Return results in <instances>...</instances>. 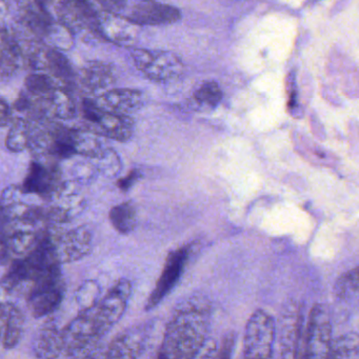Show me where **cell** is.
Masks as SVG:
<instances>
[{
  "label": "cell",
  "instance_id": "cell-1",
  "mask_svg": "<svg viewBox=\"0 0 359 359\" xmlns=\"http://www.w3.org/2000/svg\"><path fill=\"white\" fill-rule=\"evenodd\" d=\"M212 304L195 294L174 309L163 334L161 352L167 359H194L208 340Z\"/></svg>",
  "mask_w": 359,
  "mask_h": 359
},
{
  "label": "cell",
  "instance_id": "cell-2",
  "mask_svg": "<svg viewBox=\"0 0 359 359\" xmlns=\"http://www.w3.org/2000/svg\"><path fill=\"white\" fill-rule=\"evenodd\" d=\"M102 337L93 313L79 314L62 329V354L67 359H81L100 346Z\"/></svg>",
  "mask_w": 359,
  "mask_h": 359
},
{
  "label": "cell",
  "instance_id": "cell-3",
  "mask_svg": "<svg viewBox=\"0 0 359 359\" xmlns=\"http://www.w3.org/2000/svg\"><path fill=\"white\" fill-rule=\"evenodd\" d=\"M276 325L270 313L257 309L250 316L243 335V359H272Z\"/></svg>",
  "mask_w": 359,
  "mask_h": 359
},
{
  "label": "cell",
  "instance_id": "cell-4",
  "mask_svg": "<svg viewBox=\"0 0 359 359\" xmlns=\"http://www.w3.org/2000/svg\"><path fill=\"white\" fill-rule=\"evenodd\" d=\"M109 7L106 11L118 14L127 18L136 26H158L177 22L180 20V10L165 4L154 1H115L106 4Z\"/></svg>",
  "mask_w": 359,
  "mask_h": 359
},
{
  "label": "cell",
  "instance_id": "cell-5",
  "mask_svg": "<svg viewBox=\"0 0 359 359\" xmlns=\"http://www.w3.org/2000/svg\"><path fill=\"white\" fill-rule=\"evenodd\" d=\"M66 295V283L62 269L33 283L27 294V304L35 318L49 316L55 312Z\"/></svg>",
  "mask_w": 359,
  "mask_h": 359
},
{
  "label": "cell",
  "instance_id": "cell-6",
  "mask_svg": "<svg viewBox=\"0 0 359 359\" xmlns=\"http://www.w3.org/2000/svg\"><path fill=\"white\" fill-rule=\"evenodd\" d=\"M83 114L89 126L86 130L97 136L127 142L133 135L134 123L129 116L102 110L96 102L85 100Z\"/></svg>",
  "mask_w": 359,
  "mask_h": 359
},
{
  "label": "cell",
  "instance_id": "cell-7",
  "mask_svg": "<svg viewBox=\"0 0 359 359\" xmlns=\"http://www.w3.org/2000/svg\"><path fill=\"white\" fill-rule=\"evenodd\" d=\"M332 325L329 312L323 304L311 309L306 330V344L302 359H330L332 348Z\"/></svg>",
  "mask_w": 359,
  "mask_h": 359
},
{
  "label": "cell",
  "instance_id": "cell-8",
  "mask_svg": "<svg viewBox=\"0 0 359 359\" xmlns=\"http://www.w3.org/2000/svg\"><path fill=\"white\" fill-rule=\"evenodd\" d=\"M131 56L136 68L152 81H170L184 70V65L172 52L136 49Z\"/></svg>",
  "mask_w": 359,
  "mask_h": 359
},
{
  "label": "cell",
  "instance_id": "cell-9",
  "mask_svg": "<svg viewBox=\"0 0 359 359\" xmlns=\"http://www.w3.org/2000/svg\"><path fill=\"white\" fill-rule=\"evenodd\" d=\"M132 289L133 287L129 279H119L98 302L93 316L104 336L125 314L128 302L131 297Z\"/></svg>",
  "mask_w": 359,
  "mask_h": 359
},
{
  "label": "cell",
  "instance_id": "cell-10",
  "mask_svg": "<svg viewBox=\"0 0 359 359\" xmlns=\"http://www.w3.org/2000/svg\"><path fill=\"white\" fill-rule=\"evenodd\" d=\"M192 250V245H184L168 255L161 276L157 279L156 285L147 300L144 306L146 311L153 310L163 302L165 296L171 293L186 269Z\"/></svg>",
  "mask_w": 359,
  "mask_h": 359
},
{
  "label": "cell",
  "instance_id": "cell-11",
  "mask_svg": "<svg viewBox=\"0 0 359 359\" xmlns=\"http://www.w3.org/2000/svg\"><path fill=\"white\" fill-rule=\"evenodd\" d=\"M302 331V308L295 300H290L283 306L279 320V348L281 359H299Z\"/></svg>",
  "mask_w": 359,
  "mask_h": 359
},
{
  "label": "cell",
  "instance_id": "cell-12",
  "mask_svg": "<svg viewBox=\"0 0 359 359\" xmlns=\"http://www.w3.org/2000/svg\"><path fill=\"white\" fill-rule=\"evenodd\" d=\"M53 248L60 266L79 262L91 253L93 235L86 226L71 229L62 234H53Z\"/></svg>",
  "mask_w": 359,
  "mask_h": 359
},
{
  "label": "cell",
  "instance_id": "cell-13",
  "mask_svg": "<svg viewBox=\"0 0 359 359\" xmlns=\"http://www.w3.org/2000/svg\"><path fill=\"white\" fill-rule=\"evenodd\" d=\"M152 329L151 323L128 327L107 346L109 356L111 359H140L148 348Z\"/></svg>",
  "mask_w": 359,
  "mask_h": 359
},
{
  "label": "cell",
  "instance_id": "cell-14",
  "mask_svg": "<svg viewBox=\"0 0 359 359\" xmlns=\"http://www.w3.org/2000/svg\"><path fill=\"white\" fill-rule=\"evenodd\" d=\"M48 213L49 222L65 224L76 217L85 209L86 201L73 182H62L51 198Z\"/></svg>",
  "mask_w": 359,
  "mask_h": 359
},
{
  "label": "cell",
  "instance_id": "cell-15",
  "mask_svg": "<svg viewBox=\"0 0 359 359\" xmlns=\"http://www.w3.org/2000/svg\"><path fill=\"white\" fill-rule=\"evenodd\" d=\"M96 31L111 43L121 46L132 45L138 33L137 26L133 22L106 10L97 13Z\"/></svg>",
  "mask_w": 359,
  "mask_h": 359
},
{
  "label": "cell",
  "instance_id": "cell-16",
  "mask_svg": "<svg viewBox=\"0 0 359 359\" xmlns=\"http://www.w3.org/2000/svg\"><path fill=\"white\" fill-rule=\"evenodd\" d=\"M60 174L54 165H43L41 161H33L25 180L22 190L29 194H36L51 201L54 193L60 186Z\"/></svg>",
  "mask_w": 359,
  "mask_h": 359
},
{
  "label": "cell",
  "instance_id": "cell-17",
  "mask_svg": "<svg viewBox=\"0 0 359 359\" xmlns=\"http://www.w3.org/2000/svg\"><path fill=\"white\" fill-rule=\"evenodd\" d=\"M96 104L102 110L128 116L142 108L144 95L132 89L108 90L100 96Z\"/></svg>",
  "mask_w": 359,
  "mask_h": 359
},
{
  "label": "cell",
  "instance_id": "cell-18",
  "mask_svg": "<svg viewBox=\"0 0 359 359\" xmlns=\"http://www.w3.org/2000/svg\"><path fill=\"white\" fill-rule=\"evenodd\" d=\"M30 62L35 70L48 71L51 73L52 79H60L67 85H72L74 81V72L68 60L55 50L33 52L30 56Z\"/></svg>",
  "mask_w": 359,
  "mask_h": 359
},
{
  "label": "cell",
  "instance_id": "cell-19",
  "mask_svg": "<svg viewBox=\"0 0 359 359\" xmlns=\"http://www.w3.org/2000/svg\"><path fill=\"white\" fill-rule=\"evenodd\" d=\"M32 100H34L43 117L52 115L65 121L76 117V104L67 88L57 86L43 100H35V98Z\"/></svg>",
  "mask_w": 359,
  "mask_h": 359
},
{
  "label": "cell",
  "instance_id": "cell-20",
  "mask_svg": "<svg viewBox=\"0 0 359 359\" xmlns=\"http://www.w3.org/2000/svg\"><path fill=\"white\" fill-rule=\"evenodd\" d=\"M34 359H57L62 354V329L53 320L37 331L32 342Z\"/></svg>",
  "mask_w": 359,
  "mask_h": 359
},
{
  "label": "cell",
  "instance_id": "cell-21",
  "mask_svg": "<svg viewBox=\"0 0 359 359\" xmlns=\"http://www.w3.org/2000/svg\"><path fill=\"white\" fill-rule=\"evenodd\" d=\"M24 64V54L15 39L0 29V79H8L15 75Z\"/></svg>",
  "mask_w": 359,
  "mask_h": 359
},
{
  "label": "cell",
  "instance_id": "cell-22",
  "mask_svg": "<svg viewBox=\"0 0 359 359\" xmlns=\"http://www.w3.org/2000/svg\"><path fill=\"white\" fill-rule=\"evenodd\" d=\"M81 81L92 92L104 91L115 83L114 69L104 62H88L81 71Z\"/></svg>",
  "mask_w": 359,
  "mask_h": 359
},
{
  "label": "cell",
  "instance_id": "cell-23",
  "mask_svg": "<svg viewBox=\"0 0 359 359\" xmlns=\"http://www.w3.org/2000/svg\"><path fill=\"white\" fill-rule=\"evenodd\" d=\"M26 315L18 304H14L8 311L4 329V348L11 350L15 348L24 335Z\"/></svg>",
  "mask_w": 359,
  "mask_h": 359
},
{
  "label": "cell",
  "instance_id": "cell-24",
  "mask_svg": "<svg viewBox=\"0 0 359 359\" xmlns=\"http://www.w3.org/2000/svg\"><path fill=\"white\" fill-rule=\"evenodd\" d=\"M71 142L75 154L92 158H97L106 149L100 137L88 130L71 129Z\"/></svg>",
  "mask_w": 359,
  "mask_h": 359
},
{
  "label": "cell",
  "instance_id": "cell-25",
  "mask_svg": "<svg viewBox=\"0 0 359 359\" xmlns=\"http://www.w3.org/2000/svg\"><path fill=\"white\" fill-rule=\"evenodd\" d=\"M32 123L26 118L16 119L6 138V147L11 152L18 153L30 148Z\"/></svg>",
  "mask_w": 359,
  "mask_h": 359
},
{
  "label": "cell",
  "instance_id": "cell-26",
  "mask_svg": "<svg viewBox=\"0 0 359 359\" xmlns=\"http://www.w3.org/2000/svg\"><path fill=\"white\" fill-rule=\"evenodd\" d=\"M102 287L93 279L83 281L75 292V302L79 306V314L93 312L102 299Z\"/></svg>",
  "mask_w": 359,
  "mask_h": 359
},
{
  "label": "cell",
  "instance_id": "cell-27",
  "mask_svg": "<svg viewBox=\"0 0 359 359\" xmlns=\"http://www.w3.org/2000/svg\"><path fill=\"white\" fill-rule=\"evenodd\" d=\"M109 217L115 230L121 234H129L137 224V213L131 203L115 205L111 210Z\"/></svg>",
  "mask_w": 359,
  "mask_h": 359
},
{
  "label": "cell",
  "instance_id": "cell-28",
  "mask_svg": "<svg viewBox=\"0 0 359 359\" xmlns=\"http://www.w3.org/2000/svg\"><path fill=\"white\" fill-rule=\"evenodd\" d=\"M330 359H359V338L355 332L344 334L332 342Z\"/></svg>",
  "mask_w": 359,
  "mask_h": 359
},
{
  "label": "cell",
  "instance_id": "cell-29",
  "mask_svg": "<svg viewBox=\"0 0 359 359\" xmlns=\"http://www.w3.org/2000/svg\"><path fill=\"white\" fill-rule=\"evenodd\" d=\"M358 283L357 268L342 273L334 285V295L339 300L352 299L358 293Z\"/></svg>",
  "mask_w": 359,
  "mask_h": 359
},
{
  "label": "cell",
  "instance_id": "cell-30",
  "mask_svg": "<svg viewBox=\"0 0 359 359\" xmlns=\"http://www.w3.org/2000/svg\"><path fill=\"white\" fill-rule=\"evenodd\" d=\"M56 87L55 79L49 75L33 74L26 79L27 94L35 100H43Z\"/></svg>",
  "mask_w": 359,
  "mask_h": 359
},
{
  "label": "cell",
  "instance_id": "cell-31",
  "mask_svg": "<svg viewBox=\"0 0 359 359\" xmlns=\"http://www.w3.org/2000/svg\"><path fill=\"white\" fill-rule=\"evenodd\" d=\"M222 92L217 83H205L194 93V100L198 106L216 108L222 102Z\"/></svg>",
  "mask_w": 359,
  "mask_h": 359
},
{
  "label": "cell",
  "instance_id": "cell-32",
  "mask_svg": "<svg viewBox=\"0 0 359 359\" xmlns=\"http://www.w3.org/2000/svg\"><path fill=\"white\" fill-rule=\"evenodd\" d=\"M97 168L100 173L108 177H114L121 172V163L118 155L112 149H104V152L97 157Z\"/></svg>",
  "mask_w": 359,
  "mask_h": 359
},
{
  "label": "cell",
  "instance_id": "cell-33",
  "mask_svg": "<svg viewBox=\"0 0 359 359\" xmlns=\"http://www.w3.org/2000/svg\"><path fill=\"white\" fill-rule=\"evenodd\" d=\"M233 348H234V336L229 334L224 338L222 346L218 348L217 359H231Z\"/></svg>",
  "mask_w": 359,
  "mask_h": 359
},
{
  "label": "cell",
  "instance_id": "cell-34",
  "mask_svg": "<svg viewBox=\"0 0 359 359\" xmlns=\"http://www.w3.org/2000/svg\"><path fill=\"white\" fill-rule=\"evenodd\" d=\"M13 113L11 107L5 100L0 97V128L7 127L12 123Z\"/></svg>",
  "mask_w": 359,
  "mask_h": 359
},
{
  "label": "cell",
  "instance_id": "cell-35",
  "mask_svg": "<svg viewBox=\"0 0 359 359\" xmlns=\"http://www.w3.org/2000/svg\"><path fill=\"white\" fill-rule=\"evenodd\" d=\"M140 177V174L137 171H132L127 177L123 178L119 180L118 187L123 191H128L130 188L133 187V184L137 182L138 178Z\"/></svg>",
  "mask_w": 359,
  "mask_h": 359
},
{
  "label": "cell",
  "instance_id": "cell-36",
  "mask_svg": "<svg viewBox=\"0 0 359 359\" xmlns=\"http://www.w3.org/2000/svg\"><path fill=\"white\" fill-rule=\"evenodd\" d=\"M81 359H111L107 346H98Z\"/></svg>",
  "mask_w": 359,
  "mask_h": 359
},
{
  "label": "cell",
  "instance_id": "cell-37",
  "mask_svg": "<svg viewBox=\"0 0 359 359\" xmlns=\"http://www.w3.org/2000/svg\"><path fill=\"white\" fill-rule=\"evenodd\" d=\"M8 313L0 311V342L3 341L4 329H5L6 317Z\"/></svg>",
  "mask_w": 359,
  "mask_h": 359
},
{
  "label": "cell",
  "instance_id": "cell-38",
  "mask_svg": "<svg viewBox=\"0 0 359 359\" xmlns=\"http://www.w3.org/2000/svg\"><path fill=\"white\" fill-rule=\"evenodd\" d=\"M156 359H167L165 358V355L159 351L158 354H157Z\"/></svg>",
  "mask_w": 359,
  "mask_h": 359
},
{
  "label": "cell",
  "instance_id": "cell-39",
  "mask_svg": "<svg viewBox=\"0 0 359 359\" xmlns=\"http://www.w3.org/2000/svg\"><path fill=\"white\" fill-rule=\"evenodd\" d=\"M299 359H302V357H299Z\"/></svg>",
  "mask_w": 359,
  "mask_h": 359
}]
</instances>
